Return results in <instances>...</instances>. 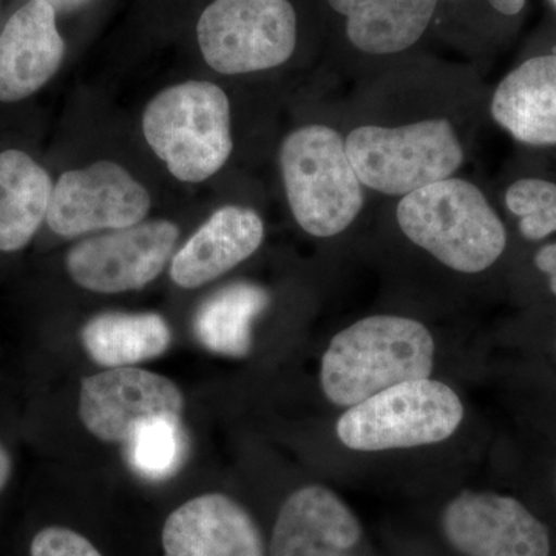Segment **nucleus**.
Listing matches in <instances>:
<instances>
[{"label": "nucleus", "instance_id": "obj_1", "mask_svg": "<svg viewBox=\"0 0 556 556\" xmlns=\"http://www.w3.org/2000/svg\"><path fill=\"white\" fill-rule=\"evenodd\" d=\"M434 353L433 336L415 318H361L329 342L321 357V390L331 404L354 407L387 388L430 379Z\"/></svg>", "mask_w": 556, "mask_h": 556}, {"label": "nucleus", "instance_id": "obj_2", "mask_svg": "<svg viewBox=\"0 0 556 556\" xmlns=\"http://www.w3.org/2000/svg\"><path fill=\"white\" fill-rule=\"evenodd\" d=\"M399 229L442 265L479 274L507 248V229L485 193L466 178L450 177L401 197Z\"/></svg>", "mask_w": 556, "mask_h": 556}, {"label": "nucleus", "instance_id": "obj_3", "mask_svg": "<svg viewBox=\"0 0 556 556\" xmlns=\"http://www.w3.org/2000/svg\"><path fill=\"white\" fill-rule=\"evenodd\" d=\"M280 170L292 217L317 239L345 232L365 204V188L345 137L325 124L299 127L280 148Z\"/></svg>", "mask_w": 556, "mask_h": 556}, {"label": "nucleus", "instance_id": "obj_4", "mask_svg": "<svg viewBox=\"0 0 556 556\" xmlns=\"http://www.w3.org/2000/svg\"><path fill=\"white\" fill-rule=\"evenodd\" d=\"M345 144L364 188L399 199L455 177L466 161L452 121L433 116L396 126L364 124L348 131Z\"/></svg>", "mask_w": 556, "mask_h": 556}, {"label": "nucleus", "instance_id": "obj_5", "mask_svg": "<svg viewBox=\"0 0 556 556\" xmlns=\"http://www.w3.org/2000/svg\"><path fill=\"white\" fill-rule=\"evenodd\" d=\"M146 141L179 181L214 177L232 153L230 104L212 83L190 80L161 91L142 115Z\"/></svg>", "mask_w": 556, "mask_h": 556}, {"label": "nucleus", "instance_id": "obj_6", "mask_svg": "<svg viewBox=\"0 0 556 556\" xmlns=\"http://www.w3.org/2000/svg\"><path fill=\"white\" fill-rule=\"evenodd\" d=\"M464 419L453 388L433 379L387 388L340 416L336 433L356 452L422 447L447 441Z\"/></svg>", "mask_w": 556, "mask_h": 556}, {"label": "nucleus", "instance_id": "obj_7", "mask_svg": "<svg viewBox=\"0 0 556 556\" xmlns=\"http://www.w3.org/2000/svg\"><path fill=\"white\" fill-rule=\"evenodd\" d=\"M197 38L204 61L223 75L277 68L298 50V10L291 0H214Z\"/></svg>", "mask_w": 556, "mask_h": 556}, {"label": "nucleus", "instance_id": "obj_8", "mask_svg": "<svg viewBox=\"0 0 556 556\" xmlns=\"http://www.w3.org/2000/svg\"><path fill=\"white\" fill-rule=\"evenodd\" d=\"M178 239V226L167 219L138 223L80 241L70 249L65 266L72 280L91 292L137 291L163 273Z\"/></svg>", "mask_w": 556, "mask_h": 556}, {"label": "nucleus", "instance_id": "obj_9", "mask_svg": "<svg viewBox=\"0 0 556 556\" xmlns=\"http://www.w3.org/2000/svg\"><path fill=\"white\" fill-rule=\"evenodd\" d=\"M148 189L113 161L65 172L53 186L47 223L65 239L138 225L149 214Z\"/></svg>", "mask_w": 556, "mask_h": 556}, {"label": "nucleus", "instance_id": "obj_10", "mask_svg": "<svg viewBox=\"0 0 556 556\" xmlns=\"http://www.w3.org/2000/svg\"><path fill=\"white\" fill-rule=\"evenodd\" d=\"M441 527L463 556H551L547 527L511 496L460 492L442 511Z\"/></svg>", "mask_w": 556, "mask_h": 556}, {"label": "nucleus", "instance_id": "obj_11", "mask_svg": "<svg viewBox=\"0 0 556 556\" xmlns=\"http://www.w3.org/2000/svg\"><path fill=\"white\" fill-rule=\"evenodd\" d=\"M185 397L177 383L156 372L110 368L83 380L79 417L93 437L126 444L135 428L153 417L181 419Z\"/></svg>", "mask_w": 556, "mask_h": 556}, {"label": "nucleus", "instance_id": "obj_12", "mask_svg": "<svg viewBox=\"0 0 556 556\" xmlns=\"http://www.w3.org/2000/svg\"><path fill=\"white\" fill-rule=\"evenodd\" d=\"M439 0H325L345 50L371 61L412 53L434 30Z\"/></svg>", "mask_w": 556, "mask_h": 556}, {"label": "nucleus", "instance_id": "obj_13", "mask_svg": "<svg viewBox=\"0 0 556 556\" xmlns=\"http://www.w3.org/2000/svg\"><path fill=\"white\" fill-rule=\"evenodd\" d=\"M362 532L350 506L324 485H305L278 511L270 556H361Z\"/></svg>", "mask_w": 556, "mask_h": 556}, {"label": "nucleus", "instance_id": "obj_14", "mask_svg": "<svg viewBox=\"0 0 556 556\" xmlns=\"http://www.w3.org/2000/svg\"><path fill=\"white\" fill-rule=\"evenodd\" d=\"M161 543L164 556H266L255 519L223 493L195 496L175 508Z\"/></svg>", "mask_w": 556, "mask_h": 556}, {"label": "nucleus", "instance_id": "obj_15", "mask_svg": "<svg viewBox=\"0 0 556 556\" xmlns=\"http://www.w3.org/2000/svg\"><path fill=\"white\" fill-rule=\"evenodd\" d=\"M64 53L53 7L46 0L25 3L0 33V101L25 100L42 89Z\"/></svg>", "mask_w": 556, "mask_h": 556}, {"label": "nucleus", "instance_id": "obj_16", "mask_svg": "<svg viewBox=\"0 0 556 556\" xmlns=\"http://www.w3.org/2000/svg\"><path fill=\"white\" fill-rule=\"evenodd\" d=\"M263 239L265 225L257 212L240 206L218 208L175 254L170 278L179 288L203 287L255 254Z\"/></svg>", "mask_w": 556, "mask_h": 556}, {"label": "nucleus", "instance_id": "obj_17", "mask_svg": "<svg viewBox=\"0 0 556 556\" xmlns=\"http://www.w3.org/2000/svg\"><path fill=\"white\" fill-rule=\"evenodd\" d=\"M490 112L522 144L556 146V49L508 72L497 84Z\"/></svg>", "mask_w": 556, "mask_h": 556}, {"label": "nucleus", "instance_id": "obj_18", "mask_svg": "<svg viewBox=\"0 0 556 556\" xmlns=\"http://www.w3.org/2000/svg\"><path fill=\"white\" fill-rule=\"evenodd\" d=\"M49 172L30 155L0 153V251H21L38 232L53 192Z\"/></svg>", "mask_w": 556, "mask_h": 556}, {"label": "nucleus", "instance_id": "obj_19", "mask_svg": "<svg viewBox=\"0 0 556 556\" xmlns=\"http://www.w3.org/2000/svg\"><path fill=\"white\" fill-rule=\"evenodd\" d=\"M80 339L94 364L126 368L163 356L172 331L156 313H104L87 321Z\"/></svg>", "mask_w": 556, "mask_h": 556}, {"label": "nucleus", "instance_id": "obj_20", "mask_svg": "<svg viewBox=\"0 0 556 556\" xmlns=\"http://www.w3.org/2000/svg\"><path fill=\"white\" fill-rule=\"evenodd\" d=\"M268 305V292L258 285H229L201 303L193 318V331L201 345L212 353L244 357L251 351L252 325Z\"/></svg>", "mask_w": 556, "mask_h": 556}, {"label": "nucleus", "instance_id": "obj_21", "mask_svg": "<svg viewBox=\"0 0 556 556\" xmlns=\"http://www.w3.org/2000/svg\"><path fill=\"white\" fill-rule=\"evenodd\" d=\"M127 460L142 478L161 481L185 463L186 437L178 417H153L135 428L126 442Z\"/></svg>", "mask_w": 556, "mask_h": 556}, {"label": "nucleus", "instance_id": "obj_22", "mask_svg": "<svg viewBox=\"0 0 556 556\" xmlns=\"http://www.w3.org/2000/svg\"><path fill=\"white\" fill-rule=\"evenodd\" d=\"M526 5L527 0H439L433 33L456 46L473 49L486 16L515 20Z\"/></svg>", "mask_w": 556, "mask_h": 556}, {"label": "nucleus", "instance_id": "obj_23", "mask_svg": "<svg viewBox=\"0 0 556 556\" xmlns=\"http://www.w3.org/2000/svg\"><path fill=\"white\" fill-rule=\"evenodd\" d=\"M504 203L518 218L525 239L540 241L556 233V182L533 177L517 179L508 186Z\"/></svg>", "mask_w": 556, "mask_h": 556}, {"label": "nucleus", "instance_id": "obj_24", "mask_svg": "<svg viewBox=\"0 0 556 556\" xmlns=\"http://www.w3.org/2000/svg\"><path fill=\"white\" fill-rule=\"evenodd\" d=\"M31 556H102L90 540L68 527L50 526L33 538Z\"/></svg>", "mask_w": 556, "mask_h": 556}, {"label": "nucleus", "instance_id": "obj_25", "mask_svg": "<svg viewBox=\"0 0 556 556\" xmlns=\"http://www.w3.org/2000/svg\"><path fill=\"white\" fill-rule=\"evenodd\" d=\"M535 266L548 278V288L556 295V243L538 249Z\"/></svg>", "mask_w": 556, "mask_h": 556}, {"label": "nucleus", "instance_id": "obj_26", "mask_svg": "<svg viewBox=\"0 0 556 556\" xmlns=\"http://www.w3.org/2000/svg\"><path fill=\"white\" fill-rule=\"evenodd\" d=\"M11 475H13V459L9 450L0 442V492L9 484Z\"/></svg>", "mask_w": 556, "mask_h": 556}, {"label": "nucleus", "instance_id": "obj_27", "mask_svg": "<svg viewBox=\"0 0 556 556\" xmlns=\"http://www.w3.org/2000/svg\"><path fill=\"white\" fill-rule=\"evenodd\" d=\"M46 2L50 3L56 13H68V11H75L87 5L90 0H46Z\"/></svg>", "mask_w": 556, "mask_h": 556}, {"label": "nucleus", "instance_id": "obj_28", "mask_svg": "<svg viewBox=\"0 0 556 556\" xmlns=\"http://www.w3.org/2000/svg\"><path fill=\"white\" fill-rule=\"evenodd\" d=\"M551 3H552V5L555 7V10H556V0H551Z\"/></svg>", "mask_w": 556, "mask_h": 556}]
</instances>
